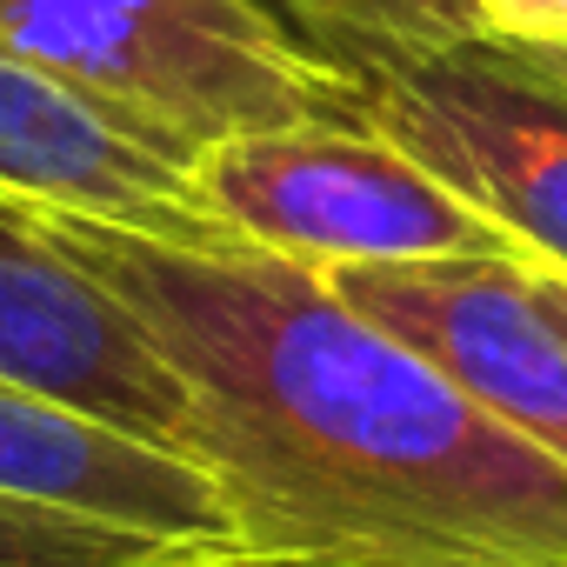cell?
Listing matches in <instances>:
<instances>
[{"mask_svg": "<svg viewBox=\"0 0 567 567\" xmlns=\"http://www.w3.org/2000/svg\"><path fill=\"white\" fill-rule=\"evenodd\" d=\"M0 194L167 247L240 240L194 200V161L134 134L121 114L8 48H0Z\"/></svg>", "mask_w": 567, "mask_h": 567, "instance_id": "52a82bcc", "label": "cell"}, {"mask_svg": "<svg viewBox=\"0 0 567 567\" xmlns=\"http://www.w3.org/2000/svg\"><path fill=\"white\" fill-rule=\"evenodd\" d=\"M0 48L181 161L234 134L354 121L348 87L254 0H0Z\"/></svg>", "mask_w": 567, "mask_h": 567, "instance_id": "7a4b0ae2", "label": "cell"}, {"mask_svg": "<svg viewBox=\"0 0 567 567\" xmlns=\"http://www.w3.org/2000/svg\"><path fill=\"white\" fill-rule=\"evenodd\" d=\"M328 295L414 348L487 421L567 467V328L540 308L514 254H447L388 267H328Z\"/></svg>", "mask_w": 567, "mask_h": 567, "instance_id": "5b68a950", "label": "cell"}, {"mask_svg": "<svg viewBox=\"0 0 567 567\" xmlns=\"http://www.w3.org/2000/svg\"><path fill=\"white\" fill-rule=\"evenodd\" d=\"M254 8L288 28L334 81L354 68L401 54V48H434L454 34H487L467 0H254Z\"/></svg>", "mask_w": 567, "mask_h": 567, "instance_id": "9c48e42d", "label": "cell"}, {"mask_svg": "<svg viewBox=\"0 0 567 567\" xmlns=\"http://www.w3.org/2000/svg\"><path fill=\"white\" fill-rule=\"evenodd\" d=\"M467 8L494 41H560L567 34V0H467Z\"/></svg>", "mask_w": 567, "mask_h": 567, "instance_id": "8fae6325", "label": "cell"}, {"mask_svg": "<svg viewBox=\"0 0 567 567\" xmlns=\"http://www.w3.org/2000/svg\"><path fill=\"white\" fill-rule=\"evenodd\" d=\"M200 554H214V547H187V540L114 527V520L74 514V507L0 494V567H181Z\"/></svg>", "mask_w": 567, "mask_h": 567, "instance_id": "30bf717a", "label": "cell"}, {"mask_svg": "<svg viewBox=\"0 0 567 567\" xmlns=\"http://www.w3.org/2000/svg\"><path fill=\"white\" fill-rule=\"evenodd\" d=\"M181 567H247V560H234V554H200V560H181Z\"/></svg>", "mask_w": 567, "mask_h": 567, "instance_id": "5bb4252c", "label": "cell"}, {"mask_svg": "<svg viewBox=\"0 0 567 567\" xmlns=\"http://www.w3.org/2000/svg\"><path fill=\"white\" fill-rule=\"evenodd\" d=\"M0 494L234 554L227 507L194 461L161 454L134 434H114L21 388H0Z\"/></svg>", "mask_w": 567, "mask_h": 567, "instance_id": "ba28073f", "label": "cell"}, {"mask_svg": "<svg viewBox=\"0 0 567 567\" xmlns=\"http://www.w3.org/2000/svg\"><path fill=\"white\" fill-rule=\"evenodd\" d=\"M194 200L247 247L328 267L514 254L520 247L447 194L427 167L354 121H301L274 134H234L194 161Z\"/></svg>", "mask_w": 567, "mask_h": 567, "instance_id": "3957f363", "label": "cell"}, {"mask_svg": "<svg viewBox=\"0 0 567 567\" xmlns=\"http://www.w3.org/2000/svg\"><path fill=\"white\" fill-rule=\"evenodd\" d=\"M0 388L41 394L187 461L181 374L14 194H0Z\"/></svg>", "mask_w": 567, "mask_h": 567, "instance_id": "8992f818", "label": "cell"}, {"mask_svg": "<svg viewBox=\"0 0 567 567\" xmlns=\"http://www.w3.org/2000/svg\"><path fill=\"white\" fill-rule=\"evenodd\" d=\"M41 214V207H34ZM187 388V461L247 567H567V467L487 421L328 280L41 214Z\"/></svg>", "mask_w": 567, "mask_h": 567, "instance_id": "6da1fadb", "label": "cell"}, {"mask_svg": "<svg viewBox=\"0 0 567 567\" xmlns=\"http://www.w3.org/2000/svg\"><path fill=\"white\" fill-rule=\"evenodd\" d=\"M501 48H507V54H520L540 81H554V87L567 94V34H560V41H501Z\"/></svg>", "mask_w": 567, "mask_h": 567, "instance_id": "7c38bea8", "label": "cell"}, {"mask_svg": "<svg viewBox=\"0 0 567 567\" xmlns=\"http://www.w3.org/2000/svg\"><path fill=\"white\" fill-rule=\"evenodd\" d=\"M341 87L354 127L494 220L527 267H567V94L520 54L494 34H454L381 54Z\"/></svg>", "mask_w": 567, "mask_h": 567, "instance_id": "277c9868", "label": "cell"}, {"mask_svg": "<svg viewBox=\"0 0 567 567\" xmlns=\"http://www.w3.org/2000/svg\"><path fill=\"white\" fill-rule=\"evenodd\" d=\"M534 288H540V308L567 328V267H534Z\"/></svg>", "mask_w": 567, "mask_h": 567, "instance_id": "4fadbf2b", "label": "cell"}]
</instances>
